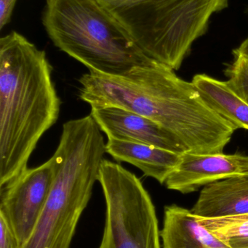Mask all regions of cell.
<instances>
[{"mask_svg": "<svg viewBox=\"0 0 248 248\" xmlns=\"http://www.w3.org/2000/svg\"><path fill=\"white\" fill-rule=\"evenodd\" d=\"M17 0H0V29H2L11 20Z\"/></svg>", "mask_w": 248, "mask_h": 248, "instance_id": "cell-17", "label": "cell"}, {"mask_svg": "<svg viewBox=\"0 0 248 248\" xmlns=\"http://www.w3.org/2000/svg\"><path fill=\"white\" fill-rule=\"evenodd\" d=\"M199 222L230 248H248V214L202 218Z\"/></svg>", "mask_w": 248, "mask_h": 248, "instance_id": "cell-14", "label": "cell"}, {"mask_svg": "<svg viewBox=\"0 0 248 248\" xmlns=\"http://www.w3.org/2000/svg\"><path fill=\"white\" fill-rule=\"evenodd\" d=\"M237 51L241 52V53L244 54V55L248 56V38L240 45V46L238 48H237Z\"/></svg>", "mask_w": 248, "mask_h": 248, "instance_id": "cell-18", "label": "cell"}, {"mask_svg": "<svg viewBox=\"0 0 248 248\" xmlns=\"http://www.w3.org/2000/svg\"><path fill=\"white\" fill-rule=\"evenodd\" d=\"M0 248H20L17 238L5 218L0 215Z\"/></svg>", "mask_w": 248, "mask_h": 248, "instance_id": "cell-16", "label": "cell"}, {"mask_svg": "<svg viewBox=\"0 0 248 248\" xmlns=\"http://www.w3.org/2000/svg\"><path fill=\"white\" fill-rule=\"evenodd\" d=\"M157 61L119 76L90 72L79 97L94 108L117 107L158 124L185 153H222L237 128L205 101L192 82Z\"/></svg>", "mask_w": 248, "mask_h": 248, "instance_id": "cell-1", "label": "cell"}, {"mask_svg": "<svg viewBox=\"0 0 248 248\" xmlns=\"http://www.w3.org/2000/svg\"><path fill=\"white\" fill-rule=\"evenodd\" d=\"M162 248H230L207 230L198 217L176 205L165 208Z\"/></svg>", "mask_w": 248, "mask_h": 248, "instance_id": "cell-12", "label": "cell"}, {"mask_svg": "<svg viewBox=\"0 0 248 248\" xmlns=\"http://www.w3.org/2000/svg\"><path fill=\"white\" fill-rule=\"evenodd\" d=\"M191 211L202 218L248 214V174L205 185Z\"/></svg>", "mask_w": 248, "mask_h": 248, "instance_id": "cell-10", "label": "cell"}, {"mask_svg": "<svg viewBox=\"0 0 248 248\" xmlns=\"http://www.w3.org/2000/svg\"><path fill=\"white\" fill-rule=\"evenodd\" d=\"M99 182L106 206L99 248H162L155 207L136 175L104 159Z\"/></svg>", "mask_w": 248, "mask_h": 248, "instance_id": "cell-6", "label": "cell"}, {"mask_svg": "<svg viewBox=\"0 0 248 248\" xmlns=\"http://www.w3.org/2000/svg\"><path fill=\"white\" fill-rule=\"evenodd\" d=\"M90 115L108 139L185 153L177 140L161 125L133 112L117 107L94 108Z\"/></svg>", "mask_w": 248, "mask_h": 248, "instance_id": "cell-9", "label": "cell"}, {"mask_svg": "<svg viewBox=\"0 0 248 248\" xmlns=\"http://www.w3.org/2000/svg\"><path fill=\"white\" fill-rule=\"evenodd\" d=\"M192 82L213 110L237 130H248V105L230 90L226 81L205 74H198Z\"/></svg>", "mask_w": 248, "mask_h": 248, "instance_id": "cell-13", "label": "cell"}, {"mask_svg": "<svg viewBox=\"0 0 248 248\" xmlns=\"http://www.w3.org/2000/svg\"><path fill=\"white\" fill-rule=\"evenodd\" d=\"M106 144L92 116L63 124L50 157L54 177L49 195L32 235L20 248H69L99 181Z\"/></svg>", "mask_w": 248, "mask_h": 248, "instance_id": "cell-3", "label": "cell"}, {"mask_svg": "<svg viewBox=\"0 0 248 248\" xmlns=\"http://www.w3.org/2000/svg\"><path fill=\"white\" fill-rule=\"evenodd\" d=\"M243 174H248L246 155L184 153L164 185L170 190L189 194L213 182Z\"/></svg>", "mask_w": 248, "mask_h": 248, "instance_id": "cell-8", "label": "cell"}, {"mask_svg": "<svg viewBox=\"0 0 248 248\" xmlns=\"http://www.w3.org/2000/svg\"><path fill=\"white\" fill-rule=\"evenodd\" d=\"M42 23L55 46L90 72L123 75L155 61L99 0H47Z\"/></svg>", "mask_w": 248, "mask_h": 248, "instance_id": "cell-4", "label": "cell"}, {"mask_svg": "<svg viewBox=\"0 0 248 248\" xmlns=\"http://www.w3.org/2000/svg\"><path fill=\"white\" fill-rule=\"evenodd\" d=\"M246 16H247V17H248V7L247 9H246Z\"/></svg>", "mask_w": 248, "mask_h": 248, "instance_id": "cell-19", "label": "cell"}, {"mask_svg": "<svg viewBox=\"0 0 248 248\" xmlns=\"http://www.w3.org/2000/svg\"><path fill=\"white\" fill-rule=\"evenodd\" d=\"M234 60L225 70L230 90L248 105V56L234 49Z\"/></svg>", "mask_w": 248, "mask_h": 248, "instance_id": "cell-15", "label": "cell"}, {"mask_svg": "<svg viewBox=\"0 0 248 248\" xmlns=\"http://www.w3.org/2000/svg\"><path fill=\"white\" fill-rule=\"evenodd\" d=\"M54 177L50 158L0 188V215L5 218L20 248L28 241L49 195Z\"/></svg>", "mask_w": 248, "mask_h": 248, "instance_id": "cell-7", "label": "cell"}, {"mask_svg": "<svg viewBox=\"0 0 248 248\" xmlns=\"http://www.w3.org/2000/svg\"><path fill=\"white\" fill-rule=\"evenodd\" d=\"M106 153L118 162H125L139 169L145 176L164 185L182 161L183 153L131 141L108 139Z\"/></svg>", "mask_w": 248, "mask_h": 248, "instance_id": "cell-11", "label": "cell"}, {"mask_svg": "<svg viewBox=\"0 0 248 248\" xmlns=\"http://www.w3.org/2000/svg\"><path fill=\"white\" fill-rule=\"evenodd\" d=\"M45 51L16 31L0 39V188L17 179L61 101Z\"/></svg>", "mask_w": 248, "mask_h": 248, "instance_id": "cell-2", "label": "cell"}, {"mask_svg": "<svg viewBox=\"0 0 248 248\" xmlns=\"http://www.w3.org/2000/svg\"><path fill=\"white\" fill-rule=\"evenodd\" d=\"M147 57L177 71L229 0H99Z\"/></svg>", "mask_w": 248, "mask_h": 248, "instance_id": "cell-5", "label": "cell"}]
</instances>
